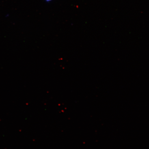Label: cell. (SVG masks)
I'll list each match as a JSON object with an SVG mask.
<instances>
[{
  "label": "cell",
  "instance_id": "obj_1",
  "mask_svg": "<svg viewBox=\"0 0 149 149\" xmlns=\"http://www.w3.org/2000/svg\"><path fill=\"white\" fill-rule=\"evenodd\" d=\"M46 1H51V0H46Z\"/></svg>",
  "mask_w": 149,
  "mask_h": 149
}]
</instances>
